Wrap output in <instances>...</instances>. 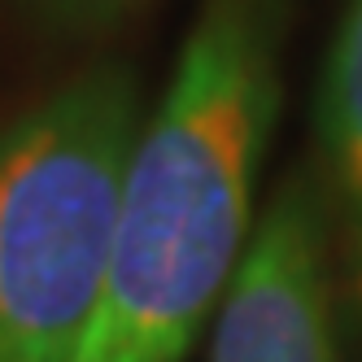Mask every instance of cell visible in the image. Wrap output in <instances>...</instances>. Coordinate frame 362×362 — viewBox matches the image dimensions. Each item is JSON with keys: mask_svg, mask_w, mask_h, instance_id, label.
I'll use <instances>...</instances> for the list:
<instances>
[{"mask_svg": "<svg viewBox=\"0 0 362 362\" xmlns=\"http://www.w3.org/2000/svg\"><path fill=\"white\" fill-rule=\"evenodd\" d=\"M40 5L53 13L57 22H70V27H92V22H110L122 9H132L136 0H40Z\"/></svg>", "mask_w": 362, "mask_h": 362, "instance_id": "obj_5", "label": "cell"}, {"mask_svg": "<svg viewBox=\"0 0 362 362\" xmlns=\"http://www.w3.org/2000/svg\"><path fill=\"white\" fill-rule=\"evenodd\" d=\"M279 44V0L201 5L136 140L105 288L70 362H179L218 315L253 236Z\"/></svg>", "mask_w": 362, "mask_h": 362, "instance_id": "obj_1", "label": "cell"}, {"mask_svg": "<svg viewBox=\"0 0 362 362\" xmlns=\"http://www.w3.org/2000/svg\"><path fill=\"white\" fill-rule=\"evenodd\" d=\"M315 136L332 262L362 327V0H349L332 35L315 96Z\"/></svg>", "mask_w": 362, "mask_h": 362, "instance_id": "obj_4", "label": "cell"}, {"mask_svg": "<svg viewBox=\"0 0 362 362\" xmlns=\"http://www.w3.org/2000/svg\"><path fill=\"white\" fill-rule=\"evenodd\" d=\"M210 362H336V262L319 184L288 175L231 275Z\"/></svg>", "mask_w": 362, "mask_h": 362, "instance_id": "obj_3", "label": "cell"}, {"mask_svg": "<svg viewBox=\"0 0 362 362\" xmlns=\"http://www.w3.org/2000/svg\"><path fill=\"white\" fill-rule=\"evenodd\" d=\"M144 92L92 66L0 127V362H70L105 288Z\"/></svg>", "mask_w": 362, "mask_h": 362, "instance_id": "obj_2", "label": "cell"}]
</instances>
